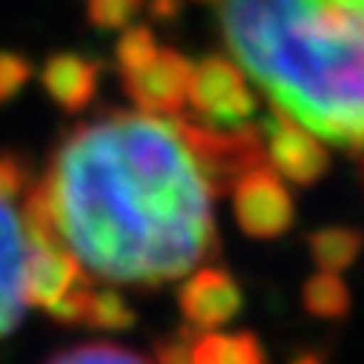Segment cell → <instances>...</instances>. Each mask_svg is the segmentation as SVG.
Masks as SVG:
<instances>
[{
    "label": "cell",
    "mask_w": 364,
    "mask_h": 364,
    "mask_svg": "<svg viewBox=\"0 0 364 364\" xmlns=\"http://www.w3.org/2000/svg\"><path fill=\"white\" fill-rule=\"evenodd\" d=\"M29 190V166L18 152L0 149V338L9 336L26 313L23 267L26 230L21 201Z\"/></svg>",
    "instance_id": "3957f363"
},
{
    "label": "cell",
    "mask_w": 364,
    "mask_h": 364,
    "mask_svg": "<svg viewBox=\"0 0 364 364\" xmlns=\"http://www.w3.org/2000/svg\"><path fill=\"white\" fill-rule=\"evenodd\" d=\"M258 135L267 164L284 181H293L299 187H313L318 178H324L330 166L327 146L282 112L267 109V115L258 118Z\"/></svg>",
    "instance_id": "5b68a950"
},
{
    "label": "cell",
    "mask_w": 364,
    "mask_h": 364,
    "mask_svg": "<svg viewBox=\"0 0 364 364\" xmlns=\"http://www.w3.org/2000/svg\"><path fill=\"white\" fill-rule=\"evenodd\" d=\"M301 301L307 307L310 316L316 318H327V321H338L350 313V290L347 284L338 279V272H316L313 279H307L304 290H301Z\"/></svg>",
    "instance_id": "30bf717a"
},
{
    "label": "cell",
    "mask_w": 364,
    "mask_h": 364,
    "mask_svg": "<svg viewBox=\"0 0 364 364\" xmlns=\"http://www.w3.org/2000/svg\"><path fill=\"white\" fill-rule=\"evenodd\" d=\"M26 77H29V66L21 58L0 55V104L9 101L18 89L23 86Z\"/></svg>",
    "instance_id": "9a60e30c"
},
{
    "label": "cell",
    "mask_w": 364,
    "mask_h": 364,
    "mask_svg": "<svg viewBox=\"0 0 364 364\" xmlns=\"http://www.w3.org/2000/svg\"><path fill=\"white\" fill-rule=\"evenodd\" d=\"M232 213L244 235L272 241L290 232L296 221V201L284 178L269 164H261L232 184Z\"/></svg>",
    "instance_id": "277c9868"
},
{
    "label": "cell",
    "mask_w": 364,
    "mask_h": 364,
    "mask_svg": "<svg viewBox=\"0 0 364 364\" xmlns=\"http://www.w3.org/2000/svg\"><path fill=\"white\" fill-rule=\"evenodd\" d=\"M255 95L327 146L364 155V0H204Z\"/></svg>",
    "instance_id": "7a4b0ae2"
},
{
    "label": "cell",
    "mask_w": 364,
    "mask_h": 364,
    "mask_svg": "<svg viewBox=\"0 0 364 364\" xmlns=\"http://www.w3.org/2000/svg\"><path fill=\"white\" fill-rule=\"evenodd\" d=\"M135 310L115 287H92L83 307L80 324L92 330H129L135 324Z\"/></svg>",
    "instance_id": "8fae6325"
},
{
    "label": "cell",
    "mask_w": 364,
    "mask_h": 364,
    "mask_svg": "<svg viewBox=\"0 0 364 364\" xmlns=\"http://www.w3.org/2000/svg\"><path fill=\"white\" fill-rule=\"evenodd\" d=\"M290 364H327L324 358H318L316 353H301V355H296Z\"/></svg>",
    "instance_id": "2e32d148"
},
{
    "label": "cell",
    "mask_w": 364,
    "mask_h": 364,
    "mask_svg": "<svg viewBox=\"0 0 364 364\" xmlns=\"http://www.w3.org/2000/svg\"><path fill=\"white\" fill-rule=\"evenodd\" d=\"M181 0H89V15L104 29H127L141 12H172ZM204 4V0H196Z\"/></svg>",
    "instance_id": "7c38bea8"
},
{
    "label": "cell",
    "mask_w": 364,
    "mask_h": 364,
    "mask_svg": "<svg viewBox=\"0 0 364 364\" xmlns=\"http://www.w3.org/2000/svg\"><path fill=\"white\" fill-rule=\"evenodd\" d=\"M193 364H269L264 344L250 330H198L193 338Z\"/></svg>",
    "instance_id": "ba28073f"
},
{
    "label": "cell",
    "mask_w": 364,
    "mask_h": 364,
    "mask_svg": "<svg viewBox=\"0 0 364 364\" xmlns=\"http://www.w3.org/2000/svg\"><path fill=\"white\" fill-rule=\"evenodd\" d=\"M43 364H152V361H146L141 353L127 350L121 344L89 341V344H77V347L60 350L52 358H46Z\"/></svg>",
    "instance_id": "4fadbf2b"
},
{
    "label": "cell",
    "mask_w": 364,
    "mask_h": 364,
    "mask_svg": "<svg viewBox=\"0 0 364 364\" xmlns=\"http://www.w3.org/2000/svg\"><path fill=\"white\" fill-rule=\"evenodd\" d=\"M98 80H101V66L75 55L52 58L43 69L46 92L66 112H80L92 104L98 95Z\"/></svg>",
    "instance_id": "52a82bcc"
},
{
    "label": "cell",
    "mask_w": 364,
    "mask_h": 364,
    "mask_svg": "<svg viewBox=\"0 0 364 364\" xmlns=\"http://www.w3.org/2000/svg\"><path fill=\"white\" fill-rule=\"evenodd\" d=\"M218 196L184 112L109 109L55 146L29 207L89 282L161 287L218 255Z\"/></svg>",
    "instance_id": "6da1fadb"
},
{
    "label": "cell",
    "mask_w": 364,
    "mask_h": 364,
    "mask_svg": "<svg viewBox=\"0 0 364 364\" xmlns=\"http://www.w3.org/2000/svg\"><path fill=\"white\" fill-rule=\"evenodd\" d=\"M178 307L187 327L221 330L244 307V293L224 267H201L178 287Z\"/></svg>",
    "instance_id": "8992f818"
},
{
    "label": "cell",
    "mask_w": 364,
    "mask_h": 364,
    "mask_svg": "<svg viewBox=\"0 0 364 364\" xmlns=\"http://www.w3.org/2000/svg\"><path fill=\"white\" fill-rule=\"evenodd\" d=\"M196 333L198 330L184 324L175 333L158 338L155 347H152L155 364H193V338H196Z\"/></svg>",
    "instance_id": "5bb4252c"
},
{
    "label": "cell",
    "mask_w": 364,
    "mask_h": 364,
    "mask_svg": "<svg viewBox=\"0 0 364 364\" xmlns=\"http://www.w3.org/2000/svg\"><path fill=\"white\" fill-rule=\"evenodd\" d=\"M307 250L321 269L341 272L358 261L364 250V232L355 227H344V224L321 227L307 235Z\"/></svg>",
    "instance_id": "9c48e42d"
}]
</instances>
